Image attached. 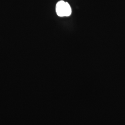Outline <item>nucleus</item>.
Wrapping results in <instances>:
<instances>
[{"label":"nucleus","mask_w":125,"mask_h":125,"mask_svg":"<svg viewBox=\"0 0 125 125\" xmlns=\"http://www.w3.org/2000/svg\"><path fill=\"white\" fill-rule=\"evenodd\" d=\"M72 13V9L69 4L65 2V16H69Z\"/></svg>","instance_id":"2"},{"label":"nucleus","mask_w":125,"mask_h":125,"mask_svg":"<svg viewBox=\"0 0 125 125\" xmlns=\"http://www.w3.org/2000/svg\"><path fill=\"white\" fill-rule=\"evenodd\" d=\"M65 2L63 0L58 1L56 5V11L58 15L60 17L65 16Z\"/></svg>","instance_id":"1"}]
</instances>
